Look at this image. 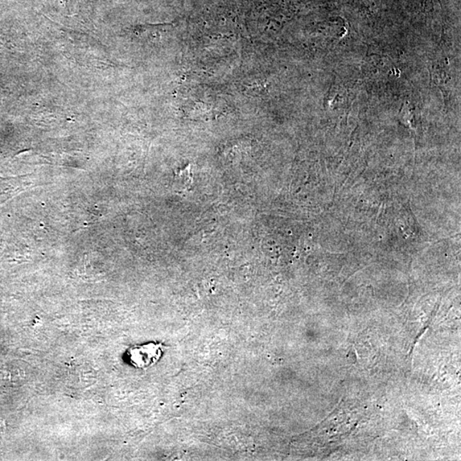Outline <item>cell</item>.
<instances>
[{"instance_id":"obj_1","label":"cell","mask_w":461,"mask_h":461,"mask_svg":"<svg viewBox=\"0 0 461 461\" xmlns=\"http://www.w3.org/2000/svg\"><path fill=\"white\" fill-rule=\"evenodd\" d=\"M165 346L162 343H151L131 346L126 353L127 360L135 368L146 369L162 359Z\"/></svg>"}]
</instances>
